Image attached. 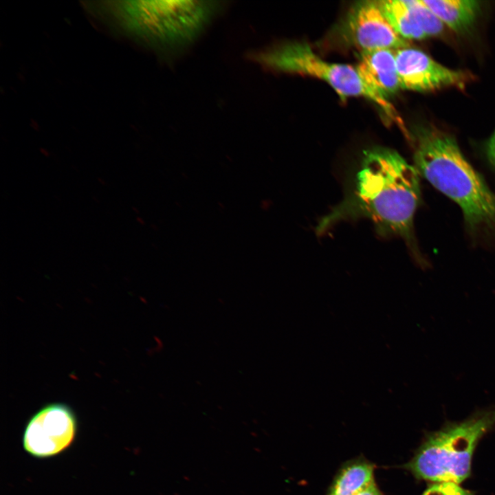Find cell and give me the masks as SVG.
Listing matches in <instances>:
<instances>
[{"mask_svg": "<svg viewBox=\"0 0 495 495\" xmlns=\"http://www.w3.org/2000/svg\"><path fill=\"white\" fill-rule=\"evenodd\" d=\"M410 12L421 30L427 36L438 35L444 25L421 0H405Z\"/></svg>", "mask_w": 495, "mask_h": 495, "instance_id": "13", "label": "cell"}, {"mask_svg": "<svg viewBox=\"0 0 495 495\" xmlns=\"http://www.w3.org/2000/svg\"><path fill=\"white\" fill-rule=\"evenodd\" d=\"M210 1H157L137 3V25L148 38L170 49L192 43L221 8Z\"/></svg>", "mask_w": 495, "mask_h": 495, "instance_id": "5", "label": "cell"}, {"mask_svg": "<svg viewBox=\"0 0 495 495\" xmlns=\"http://www.w3.org/2000/svg\"><path fill=\"white\" fill-rule=\"evenodd\" d=\"M412 143L419 175L459 206L468 228L495 229V193L455 139L434 126H421L414 131Z\"/></svg>", "mask_w": 495, "mask_h": 495, "instance_id": "2", "label": "cell"}, {"mask_svg": "<svg viewBox=\"0 0 495 495\" xmlns=\"http://www.w3.org/2000/svg\"><path fill=\"white\" fill-rule=\"evenodd\" d=\"M423 495H474V494L472 492L464 489L458 483L439 482L430 485Z\"/></svg>", "mask_w": 495, "mask_h": 495, "instance_id": "14", "label": "cell"}, {"mask_svg": "<svg viewBox=\"0 0 495 495\" xmlns=\"http://www.w3.org/2000/svg\"><path fill=\"white\" fill-rule=\"evenodd\" d=\"M347 32L362 51L399 50L408 42L393 28L377 1H362L355 6L347 19Z\"/></svg>", "mask_w": 495, "mask_h": 495, "instance_id": "8", "label": "cell"}, {"mask_svg": "<svg viewBox=\"0 0 495 495\" xmlns=\"http://www.w3.org/2000/svg\"><path fill=\"white\" fill-rule=\"evenodd\" d=\"M386 18L395 31L404 39L426 37L412 17L405 0L377 1Z\"/></svg>", "mask_w": 495, "mask_h": 495, "instance_id": "12", "label": "cell"}, {"mask_svg": "<svg viewBox=\"0 0 495 495\" xmlns=\"http://www.w3.org/2000/svg\"><path fill=\"white\" fill-rule=\"evenodd\" d=\"M421 199L420 175L397 151L373 147L364 152L352 186L343 200L320 219L318 234L334 224L366 219L381 236H399L419 258L414 217Z\"/></svg>", "mask_w": 495, "mask_h": 495, "instance_id": "1", "label": "cell"}, {"mask_svg": "<svg viewBox=\"0 0 495 495\" xmlns=\"http://www.w3.org/2000/svg\"><path fill=\"white\" fill-rule=\"evenodd\" d=\"M395 54L401 89L430 91L449 87L463 88L473 78L470 72L448 68L417 49L407 47Z\"/></svg>", "mask_w": 495, "mask_h": 495, "instance_id": "7", "label": "cell"}, {"mask_svg": "<svg viewBox=\"0 0 495 495\" xmlns=\"http://www.w3.org/2000/svg\"><path fill=\"white\" fill-rule=\"evenodd\" d=\"M252 60L267 68L317 78L328 83L342 98L361 96L376 104L388 117L404 129L395 109L361 78L356 68L324 60L304 43L291 42L254 52Z\"/></svg>", "mask_w": 495, "mask_h": 495, "instance_id": "4", "label": "cell"}, {"mask_svg": "<svg viewBox=\"0 0 495 495\" xmlns=\"http://www.w3.org/2000/svg\"><path fill=\"white\" fill-rule=\"evenodd\" d=\"M495 426V407L483 409L459 422L446 424L424 441L406 468L418 478L460 484L471 474L474 450Z\"/></svg>", "mask_w": 495, "mask_h": 495, "instance_id": "3", "label": "cell"}, {"mask_svg": "<svg viewBox=\"0 0 495 495\" xmlns=\"http://www.w3.org/2000/svg\"><path fill=\"white\" fill-rule=\"evenodd\" d=\"M77 429L76 417L63 404H49L28 422L23 435L24 449L37 457L52 456L72 442Z\"/></svg>", "mask_w": 495, "mask_h": 495, "instance_id": "6", "label": "cell"}, {"mask_svg": "<svg viewBox=\"0 0 495 495\" xmlns=\"http://www.w3.org/2000/svg\"><path fill=\"white\" fill-rule=\"evenodd\" d=\"M356 495H381L378 489L377 488L375 482L371 484L369 486L364 489L362 491L357 494Z\"/></svg>", "mask_w": 495, "mask_h": 495, "instance_id": "16", "label": "cell"}, {"mask_svg": "<svg viewBox=\"0 0 495 495\" xmlns=\"http://www.w3.org/2000/svg\"><path fill=\"white\" fill-rule=\"evenodd\" d=\"M485 152L487 160L495 169V130L485 144Z\"/></svg>", "mask_w": 495, "mask_h": 495, "instance_id": "15", "label": "cell"}, {"mask_svg": "<svg viewBox=\"0 0 495 495\" xmlns=\"http://www.w3.org/2000/svg\"><path fill=\"white\" fill-rule=\"evenodd\" d=\"M373 483V465L365 461L352 463L338 474L328 495H356Z\"/></svg>", "mask_w": 495, "mask_h": 495, "instance_id": "11", "label": "cell"}, {"mask_svg": "<svg viewBox=\"0 0 495 495\" xmlns=\"http://www.w3.org/2000/svg\"><path fill=\"white\" fill-rule=\"evenodd\" d=\"M447 27L463 32L475 21L479 3L474 0H421Z\"/></svg>", "mask_w": 495, "mask_h": 495, "instance_id": "10", "label": "cell"}, {"mask_svg": "<svg viewBox=\"0 0 495 495\" xmlns=\"http://www.w3.org/2000/svg\"><path fill=\"white\" fill-rule=\"evenodd\" d=\"M355 68L364 82L386 98L401 89L395 54L391 50L361 52Z\"/></svg>", "mask_w": 495, "mask_h": 495, "instance_id": "9", "label": "cell"}]
</instances>
